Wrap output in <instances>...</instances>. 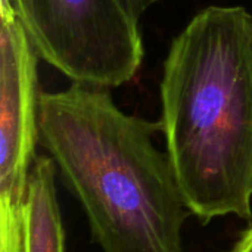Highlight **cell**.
Here are the masks:
<instances>
[{
    "mask_svg": "<svg viewBox=\"0 0 252 252\" xmlns=\"http://www.w3.org/2000/svg\"><path fill=\"white\" fill-rule=\"evenodd\" d=\"M161 124L124 112L109 87L72 83L41 93L38 145L84 210L102 252H182L190 210Z\"/></svg>",
    "mask_w": 252,
    "mask_h": 252,
    "instance_id": "cell-1",
    "label": "cell"
},
{
    "mask_svg": "<svg viewBox=\"0 0 252 252\" xmlns=\"http://www.w3.org/2000/svg\"><path fill=\"white\" fill-rule=\"evenodd\" d=\"M161 133L202 224L252 219V15L208 6L174 37L161 80Z\"/></svg>",
    "mask_w": 252,
    "mask_h": 252,
    "instance_id": "cell-2",
    "label": "cell"
},
{
    "mask_svg": "<svg viewBox=\"0 0 252 252\" xmlns=\"http://www.w3.org/2000/svg\"><path fill=\"white\" fill-rule=\"evenodd\" d=\"M157 1L9 0L40 59L72 83L109 89L140 69V18Z\"/></svg>",
    "mask_w": 252,
    "mask_h": 252,
    "instance_id": "cell-3",
    "label": "cell"
},
{
    "mask_svg": "<svg viewBox=\"0 0 252 252\" xmlns=\"http://www.w3.org/2000/svg\"><path fill=\"white\" fill-rule=\"evenodd\" d=\"M38 55L9 0H0V185H25L38 145Z\"/></svg>",
    "mask_w": 252,
    "mask_h": 252,
    "instance_id": "cell-4",
    "label": "cell"
},
{
    "mask_svg": "<svg viewBox=\"0 0 252 252\" xmlns=\"http://www.w3.org/2000/svg\"><path fill=\"white\" fill-rule=\"evenodd\" d=\"M58 168L49 155H37L28 177V252H65V232L56 193Z\"/></svg>",
    "mask_w": 252,
    "mask_h": 252,
    "instance_id": "cell-5",
    "label": "cell"
},
{
    "mask_svg": "<svg viewBox=\"0 0 252 252\" xmlns=\"http://www.w3.org/2000/svg\"><path fill=\"white\" fill-rule=\"evenodd\" d=\"M232 252H252V223L250 227L242 233Z\"/></svg>",
    "mask_w": 252,
    "mask_h": 252,
    "instance_id": "cell-6",
    "label": "cell"
}]
</instances>
